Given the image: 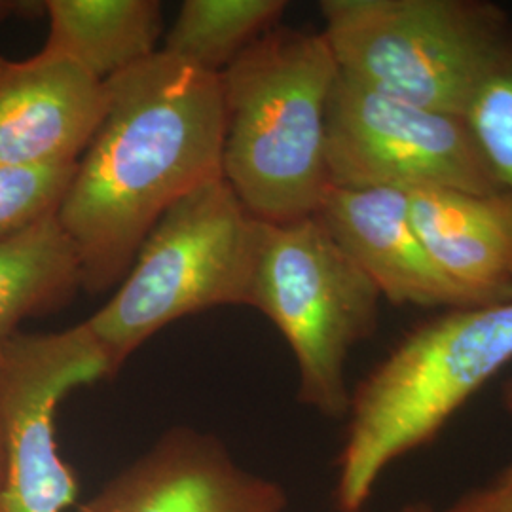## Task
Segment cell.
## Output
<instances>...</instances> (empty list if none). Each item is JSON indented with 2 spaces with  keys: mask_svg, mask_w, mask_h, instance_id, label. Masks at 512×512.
I'll return each mask as SVG.
<instances>
[{
  "mask_svg": "<svg viewBox=\"0 0 512 512\" xmlns=\"http://www.w3.org/2000/svg\"><path fill=\"white\" fill-rule=\"evenodd\" d=\"M103 84L107 109L57 211L92 296L124 281L171 205L222 179L224 145L220 76L160 50Z\"/></svg>",
  "mask_w": 512,
  "mask_h": 512,
  "instance_id": "obj_1",
  "label": "cell"
},
{
  "mask_svg": "<svg viewBox=\"0 0 512 512\" xmlns=\"http://www.w3.org/2000/svg\"><path fill=\"white\" fill-rule=\"evenodd\" d=\"M338 65L321 33L275 25L220 74L222 179L253 219L315 217L330 188L327 112Z\"/></svg>",
  "mask_w": 512,
  "mask_h": 512,
  "instance_id": "obj_2",
  "label": "cell"
},
{
  "mask_svg": "<svg viewBox=\"0 0 512 512\" xmlns=\"http://www.w3.org/2000/svg\"><path fill=\"white\" fill-rule=\"evenodd\" d=\"M512 363V302L429 317L351 391L338 456V512H363L385 469L431 444L461 406Z\"/></svg>",
  "mask_w": 512,
  "mask_h": 512,
  "instance_id": "obj_3",
  "label": "cell"
},
{
  "mask_svg": "<svg viewBox=\"0 0 512 512\" xmlns=\"http://www.w3.org/2000/svg\"><path fill=\"white\" fill-rule=\"evenodd\" d=\"M256 230L258 220L224 179L198 186L165 211L124 281L86 319L114 374L173 321L247 306Z\"/></svg>",
  "mask_w": 512,
  "mask_h": 512,
  "instance_id": "obj_4",
  "label": "cell"
},
{
  "mask_svg": "<svg viewBox=\"0 0 512 512\" xmlns=\"http://www.w3.org/2000/svg\"><path fill=\"white\" fill-rule=\"evenodd\" d=\"M382 293L317 220H258L247 306L266 315L298 366V401L325 418H348L349 353L380 321Z\"/></svg>",
  "mask_w": 512,
  "mask_h": 512,
  "instance_id": "obj_5",
  "label": "cell"
},
{
  "mask_svg": "<svg viewBox=\"0 0 512 512\" xmlns=\"http://www.w3.org/2000/svg\"><path fill=\"white\" fill-rule=\"evenodd\" d=\"M319 10L338 73L458 116L511 21L484 0H323Z\"/></svg>",
  "mask_w": 512,
  "mask_h": 512,
  "instance_id": "obj_6",
  "label": "cell"
},
{
  "mask_svg": "<svg viewBox=\"0 0 512 512\" xmlns=\"http://www.w3.org/2000/svg\"><path fill=\"white\" fill-rule=\"evenodd\" d=\"M332 188L505 192L458 114L425 109L338 73L327 112Z\"/></svg>",
  "mask_w": 512,
  "mask_h": 512,
  "instance_id": "obj_7",
  "label": "cell"
},
{
  "mask_svg": "<svg viewBox=\"0 0 512 512\" xmlns=\"http://www.w3.org/2000/svg\"><path fill=\"white\" fill-rule=\"evenodd\" d=\"M109 357L84 323L0 342V425L6 471L0 512H65L78 480L61 458L55 416L80 385L114 378Z\"/></svg>",
  "mask_w": 512,
  "mask_h": 512,
  "instance_id": "obj_8",
  "label": "cell"
},
{
  "mask_svg": "<svg viewBox=\"0 0 512 512\" xmlns=\"http://www.w3.org/2000/svg\"><path fill=\"white\" fill-rule=\"evenodd\" d=\"M287 494L194 427L165 431L76 512H285Z\"/></svg>",
  "mask_w": 512,
  "mask_h": 512,
  "instance_id": "obj_9",
  "label": "cell"
},
{
  "mask_svg": "<svg viewBox=\"0 0 512 512\" xmlns=\"http://www.w3.org/2000/svg\"><path fill=\"white\" fill-rule=\"evenodd\" d=\"M105 109V84L71 59L0 55V167L78 162Z\"/></svg>",
  "mask_w": 512,
  "mask_h": 512,
  "instance_id": "obj_10",
  "label": "cell"
},
{
  "mask_svg": "<svg viewBox=\"0 0 512 512\" xmlns=\"http://www.w3.org/2000/svg\"><path fill=\"white\" fill-rule=\"evenodd\" d=\"M315 217L389 302L444 310L486 306L440 272L412 224L404 190L330 188Z\"/></svg>",
  "mask_w": 512,
  "mask_h": 512,
  "instance_id": "obj_11",
  "label": "cell"
},
{
  "mask_svg": "<svg viewBox=\"0 0 512 512\" xmlns=\"http://www.w3.org/2000/svg\"><path fill=\"white\" fill-rule=\"evenodd\" d=\"M412 224L440 272L482 304L512 302V196L408 190Z\"/></svg>",
  "mask_w": 512,
  "mask_h": 512,
  "instance_id": "obj_12",
  "label": "cell"
},
{
  "mask_svg": "<svg viewBox=\"0 0 512 512\" xmlns=\"http://www.w3.org/2000/svg\"><path fill=\"white\" fill-rule=\"evenodd\" d=\"M44 52L107 82L158 54L164 10L158 0H46Z\"/></svg>",
  "mask_w": 512,
  "mask_h": 512,
  "instance_id": "obj_13",
  "label": "cell"
},
{
  "mask_svg": "<svg viewBox=\"0 0 512 512\" xmlns=\"http://www.w3.org/2000/svg\"><path fill=\"white\" fill-rule=\"evenodd\" d=\"M80 289V262L57 215L0 241V342L23 321L65 308Z\"/></svg>",
  "mask_w": 512,
  "mask_h": 512,
  "instance_id": "obj_14",
  "label": "cell"
},
{
  "mask_svg": "<svg viewBox=\"0 0 512 512\" xmlns=\"http://www.w3.org/2000/svg\"><path fill=\"white\" fill-rule=\"evenodd\" d=\"M285 0H186L167 31L165 54L220 76L283 18Z\"/></svg>",
  "mask_w": 512,
  "mask_h": 512,
  "instance_id": "obj_15",
  "label": "cell"
},
{
  "mask_svg": "<svg viewBox=\"0 0 512 512\" xmlns=\"http://www.w3.org/2000/svg\"><path fill=\"white\" fill-rule=\"evenodd\" d=\"M488 164L512 196V18L465 110Z\"/></svg>",
  "mask_w": 512,
  "mask_h": 512,
  "instance_id": "obj_16",
  "label": "cell"
},
{
  "mask_svg": "<svg viewBox=\"0 0 512 512\" xmlns=\"http://www.w3.org/2000/svg\"><path fill=\"white\" fill-rule=\"evenodd\" d=\"M76 164L0 167V241L57 215Z\"/></svg>",
  "mask_w": 512,
  "mask_h": 512,
  "instance_id": "obj_17",
  "label": "cell"
},
{
  "mask_svg": "<svg viewBox=\"0 0 512 512\" xmlns=\"http://www.w3.org/2000/svg\"><path fill=\"white\" fill-rule=\"evenodd\" d=\"M446 512H512V486L494 480L461 495Z\"/></svg>",
  "mask_w": 512,
  "mask_h": 512,
  "instance_id": "obj_18",
  "label": "cell"
},
{
  "mask_svg": "<svg viewBox=\"0 0 512 512\" xmlns=\"http://www.w3.org/2000/svg\"><path fill=\"white\" fill-rule=\"evenodd\" d=\"M503 406L512 414V378H509V380L505 382V385H503ZM497 480L503 482V484L512 486V463L499 475Z\"/></svg>",
  "mask_w": 512,
  "mask_h": 512,
  "instance_id": "obj_19",
  "label": "cell"
},
{
  "mask_svg": "<svg viewBox=\"0 0 512 512\" xmlns=\"http://www.w3.org/2000/svg\"><path fill=\"white\" fill-rule=\"evenodd\" d=\"M399 512H437L429 503H425V501H416V503H410V505H406Z\"/></svg>",
  "mask_w": 512,
  "mask_h": 512,
  "instance_id": "obj_20",
  "label": "cell"
},
{
  "mask_svg": "<svg viewBox=\"0 0 512 512\" xmlns=\"http://www.w3.org/2000/svg\"><path fill=\"white\" fill-rule=\"evenodd\" d=\"M4 471H6V452H4V435H2V425H0V490L4 484Z\"/></svg>",
  "mask_w": 512,
  "mask_h": 512,
  "instance_id": "obj_21",
  "label": "cell"
}]
</instances>
